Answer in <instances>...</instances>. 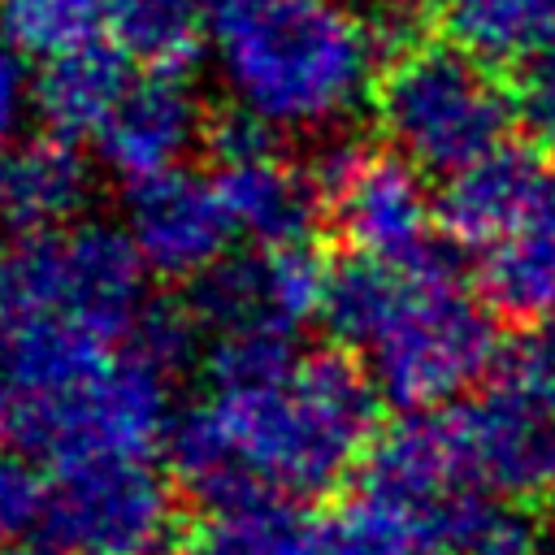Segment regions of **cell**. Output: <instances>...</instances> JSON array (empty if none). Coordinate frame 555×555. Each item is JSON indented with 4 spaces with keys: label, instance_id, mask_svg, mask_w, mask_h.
Wrapping results in <instances>:
<instances>
[{
    "label": "cell",
    "instance_id": "30",
    "mask_svg": "<svg viewBox=\"0 0 555 555\" xmlns=\"http://www.w3.org/2000/svg\"><path fill=\"white\" fill-rule=\"evenodd\" d=\"M542 338H546V343H551V347H555V308H551V312H546V334H542Z\"/></svg>",
    "mask_w": 555,
    "mask_h": 555
},
{
    "label": "cell",
    "instance_id": "19",
    "mask_svg": "<svg viewBox=\"0 0 555 555\" xmlns=\"http://www.w3.org/2000/svg\"><path fill=\"white\" fill-rule=\"evenodd\" d=\"M208 39L204 0H108V43L143 74H191Z\"/></svg>",
    "mask_w": 555,
    "mask_h": 555
},
{
    "label": "cell",
    "instance_id": "4",
    "mask_svg": "<svg viewBox=\"0 0 555 555\" xmlns=\"http://www.w3.org/2000/svg\"><path fill=\"white\" fill-rule=\"evenodd\" d=\"M503 347L499 312L481 299V291L473 295L438 251L408 264V286L364 356L386 403L425 412L447 408L486 382Z\"/></svg>",
    "mask_w": 555,
    "mask_h": 555
},
{
    "label": "cell",
    "instance_id": "27",
    "mask_svg": "<svg viewBox=\"0 0 555 555\" xmlns=\"http://www.w3.org/2000/svg\"><path fill=\"white\" fill-rule=\"evenodd\" d=\"M512 95H516V126L525 130V139L538 143L542 152H555V52L551 48L525 61Z\"/></svg>",
    "mask_w": 555,
    "mask_h": 555
},
{
    "label": "cell",
    "instance_id": "22",
    "mask_svg": "<svg viewBox=\"0 0 555 555\" xmlns=\"http://www.w3.org/2000/svg\"><path fill=\"white\" fill-rule=\"evenodd\" d=\"M312 533L317 520H304L295 499L247 494L208 512L195 555H312Z\"/></svg>",
    "mask_w": 555,
    "mask_h": 555
},
{
    "label": "cell",
    "instance_id": "26",
    "mask_svg": "<svg viewBox=\"0 0 555 555\" xmlns=\"http://www.w3.org/2000/svg\"><path fill=\"white\" fill-rule=\"evenodd\" d=\"M48 486L26 455L0 447V546H17L43 525Z\"/></svg>",
    "mask_w": 555,
    "mask_h": 555
},
{
    "label": "cell",
    "instance_id": "18",
    "mask_svg": "<svg viewBox=\"0 0 555 555\" xmlns=\"http://www.w3.org/2000/svg\"><path fill=\"white\" fill-rule=\"evenodd\" d=\"M477 291L507 321H546L555 308V182L516 234L481 251Z\"/></svg>",
    "mask_w": 555,
    "mask_h": 555
},
{
    "label": "cell",
    "instance_id": "31",
    "mask_svg": "<svg viewBox=\"0 0 555 555\" xmlns=\"http://www.w3.org/2000/svg\"><path fill=\"white\" fill-rule=\"evenodd\" d=\"M9 555H56V551H30V546H13Z\"/></svg>",
    "mask_w": 555,
    "mask_h": 555
},
{
    "label": "cell",
    "instance_id": "17",
    "mask_svg": "<svg viewBox=\"0 0 555 555\" xmlns=\"http://www.w3.org/2000/svg\"><path fill=\"white\" fill-rule=\"evenodd\" d=\"M130 87V61L104 39L91 43L82 52L43 61L35 74V117L43 121V130L61 134V139H91L104 130L108 113L117 108V100Z\"/></svg>",
    "mask_w": 555,
    "mask_h": 555
},
{
    "label": "cell",
    "instance_id": "32",
    "mask_svg": "<svg viewBox=\"0 0 555 555\" xmlns=\"http://www.w3.org/2000/svg\"><path fill=\"white\" fill-rule=\"evenodd\" d=\"M0 338H4V317H0Z\"/></svg>",
    "mask_w": 555,
    "mask_h": 555
},
{
    "label": "cell",
    "instance_id": "8",
    "mask_svg": "<svg viewBox=\"0 0 555 555\" xmlns=\"http://www.w3.org/2000/svg\"><path fill=\"white\" fill-rule=\"evenodd\" d=\"M39 533L56 555H156L173 533V490L134 455L61 464Z\"/></svg>",
    "mask_w": 555,
    "mask_h": 555
},
{
    "label": "cell",
    "instance_id": "11",
    "mask_svg": "<svg viewBox=\"0 0 555 555\" xmlns=\"http://www.w3.org/2000/svg\"><path fill=\"white\" fill-rule=\"evenodd\" d=\"M212 182L230 208V221L251 243H286L308 238L321 199L312 169H299L278 152L273 130L234 117L217 134V169Z\"/></svg>",
    "mask_w": 555,
    "mask_h": 555
},
{
    "label": "cell",
    "instance_id": "16",
    "mask_svg": "<svg viewBox=\"0 0 555 555\" xmlns=\"http://www.w3.org/2000/svg\"><path fill=\"white\" fill-rule=\"evenodd\" d=\"M91 199V165L74 139L52 130L22 134L0 152V225L9 234H48L82 221Z\"/></svg>",
    "mask_w": 555,
    "mask_h": 555
},
{
    "label": "cell",
    "instance_id": "1",
    "mask_svg": "<svg viewBox=\"0 0 555 555\" xmlns=\"http://www.w3.org/2000/svg\"><path fill=\"white\" fill-rule=\"evenodd\" d=\"M382 434V390L347 351H299L291 369L247 386H212L165 438L178 486L204 507L247 494L321 499L338 490Z\"/></svg>",
    "mask_w": 555,
    "mask_h": 555
},
{
    "label": "cell",
    "instance_id": "20",
    "mask_svg": "<svg viewBox=\"0 0 555 555\" xmlns=\"http://www.w3.org/2000/svg\"><path fill=\"white\" fill-rule=\"evenodd\" d=\"M416 520L425 546L442 555H538L542 546L533 507L494 490H460Z\"/></svg>",
    "mask_w": 555,
    "mask_h": 555
},
{
    "label": "cell",
    "instance_id": "7",
    "mask_svg": "<svg viewBox=\"0 0 555 555\" xmlns=\"http://www.w3.org/2000/svg\"><path fill=\"white\" fill-rule=\"evenodd\" d=\"M312 178L351 256L416 264L438 256V199L425 186V169L408 156L373 152L351 139H334L317 152Z\"/></svg>",
    "mask_w": 555,
    "mask_h": 555
},
{
    "label": "cell",
    "instance_id": "15",
    "mask_svg": "<svg viewBox=\"0 0 555 555\" xmlns=\"http://www.w3.org/2000/svg\"><path fill=\"white\" fill-rule=\"evenodd\" d=\"M473 481L507 499H542L555 490V412L503 382L460 403Z\"/></svg>",
    "mask_w": 555,
    "mask_h": 555
},
{
    "label": "cell",
    "instance_id": "21",
    "mask_svg": "<svg viewBox=\"0 0 555 555\" xmlns=\"http://www.w3.org/2000/svg\"><path fill=\"white\" fill-rule=\"evenodd\" d=\"M442 26L490 65H520L555 35V0H442Z\"/></svg>",
    "mask_w": 555,
    "mask_h": 555
},
{
    "label": "cell",
    "instance_id": "24",
    "mask_svg": "<svg viewBox=\"0 0 555 555\" xmlns=\"http://www.w3.org/2000/svg\"><path fill=\"white\" fill-rule=\"evenodd\" d=\"M403 286H408V264L351 256L330 278V295H325L321 321L343 347L364 351L377 338V330L386 325V317L395 312Z\"/></svg>",
    "mask_w": 555,
    "mask_h": 555
},
{
    "label": "cell",
    "instance_id": "12",
    "mask_svg": "<svg viewBox=\"0 0 555 555\" xmlns=\"http://www.w3.org/2000/svg\"><path fill=\"white\" fill-rule=\"evenodd\" d=\"M473 460L460 421V403L403 412L377 434L364 455V494L425 516L460 490H473Z\"/></svg>",
    "mask_w": 555,
    "mask_h": 555
},
{
    "label": "cell",
    "instance_id": "2",
    "mask_svg": "<svg viewBox=\"0 0 555 555\" xmlns=\"http://www.w3.org/2000/svg\"><path fill=\"white\" fill-rule=\"evenodd\" d=\"M212 74L273 134H325L377 91L382 43L347 0H212Z\"/></svg>",
    "mask_w": 555,
    "mask_h": 555
},
{
    "label": "cell",
    "instance_id": "13",
    "mask_svg": "<svg viewBox=\"0 0 555 555\" xmlns=\"http://www.w3.org/2000/svg\"><path fill=\"white\" fill-rule=\"evenodd\" d=\"M551 182H555V165H546L538 143H499L486 156L442 178L434 195L438 230L455 247L486 251L533 217Z\"/></svg>",
    "mask_w": 555,
    "mask_h": 555
},
{
    "label": "cell",
    "instance_id": "6",
    "mask_svg": "<svg viewBox=\"0 0 555 555\" xmlns=\"http://www.w3.org/2000/svg\"><path fill=\"white\" fill-rule=\"evenodd\" d=\"M169 429H173V373L126 343L74 386L22 403L17 442H26V451L61 468L108 455L152 460V451L169 438Z\"/></svg>",
    "mask_w": 555,
    "mask_h": 555
},
{
    "label": "cell",
    "instance_id": "23",
    "mask_svg": "<svg viewBox=\"0 0 555 555\" xmlns=\"http://www.w3.org/2000/svg\"><path fill=\"white\" fill-rule=\"evenodd\" d=\"M0 30L26 61H56L108 39V0H0Z\"/></svg>",
    "mask_w": 555,
    "mask_h": 555
},
{
    "label": "cell",
    "instance_id": "10",
    "mask_svg": "<svg viewBox=\"0 0 555 555\" xmlns=\"http://www.w3.org/2000/svg\"><path fill=\"white\" fill-rule=\"evenodd\" d=\"M126 234L156 278L195 282L230 256L238 234L212 173L173 169L126 186Z\"/></svg>",
    "mask_w": 555,
    "mask_h": 555
},
{
    "label": "cell",
    "instance_id": "3",
    "mask_svg": "<svg viewBox=\"0 0 555 555\" xmlns=\"http://www.w3.org/2000/svg\"><path fill=\"white\" fill-rule=\"evenodd\" d=\"M377 126L386 143L425 173H455L516 126V95L494 65L455 39H416L382 61Z\"/></svg>",
    "mask_w": 555,
    "mask_h": 555
},
{
    "label": "cell",
    "instance_id": "33",
    "mask_svg": "<svg viewBox=\"0 0 555 555\" xmlns=\"http://www.w3.org/2000/svg\"><path fill=\"white\" fill-rule=\"evenodd\" d=\"M156 555H173V551H156Z\"/></svg>",
    "mask_w": 555,
    "mask_h": 555
},
{
    "label": "cell",
    "instance_id": "29",
    "mask_svg": "<svg viewBox=\"0 0 555 555\" xmlns=\"http://www.w3.org/2000/svg\"><path fill=\"white\" fill-rule=\"evenodd\" d=\"M17 434H22V395L13 377L0 369V447H9Z\"/></svg>",
    "mask_w": 555,
    "mask_h": 555
},
{
    "label": "cell",
    "instance_id": "28",
    "mask_svg": "<svg viewBox=\"0 0 555 555\" xmlns=\"http://www.w3.org/2000/svg\"><path fill=\"white\" fill-rule=\"evenodd\" d=\"M30 117H35V74H30V61L0 30V152H9L26 134Z\"/></svg>",
    "mask_w": 555,
    "mask_h": 555
},
{
    "label": "cell",
    "instance_id": "5",
    "mask_svg": "<svg viewBox=\"0 0 555 555\" xmlns=\"http://www.w3.org/2000/svg\"><path fill=\"white\" fill-rule=\"evenodd\" d=\"M147 260L126 225L74 221L48 234H9L0 243V317L69 321L108 343H126L147 299Z\"/></svg>",
    "mask_w": 555,
    "mask_h": 555
},
{
    "label": "cell",
    "instance_id": "9",
    "mask_svg": "<svg viewBox=\"0 0 555 555\" xmlns=\"http://www.w3.org/2000/svg\"><path fill=\"white\" fill-rule=\"evenodd\" d=\"M334 269L312 238L256 243L247 256H225L191 282V312L212 334L278 330L295 334L321 317Z\"/></svg>",
    "mask_w": 555,
    "mask_h": 555
},
{
    "label": "cell",
    "instance_id": "14",
    "mask_svg": "<svg viewBox=\"0 0 555 555\" xmlns=\"http://www.w3.org/2000/svg\"><path fill=\"white\" fill-rule=\"evenodd\" d=\"M204 143V104L186 74H139L95 134L100 160L130 186L156 173L186 169Z\"/></svg>",
    "mask_w": 555,
    "mask_h": 555
},
{
    "label": "cell",
    "instance_id": "25",
    "mask_svg": "<svg viewBox=\"0 0 555 555\" xmlns=\"http://www.w3.org/2000/svg\"><path fill=\"white\" fill-rule=\"evenodd\" d=\"M312 555H429V546L416 516L360 494L330 520H317Z\"/></svg>",
    "mask_w": 555,
    "mask_h": 555
}]
</instances>
